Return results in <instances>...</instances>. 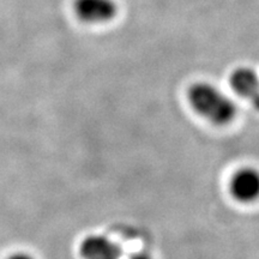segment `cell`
Listing matches in <instances>:
<instances>
[{
    "instance_id": "obj_1",
    "label": "cell",
    "mask_w": 259,
    "mask_h": 259,
    "mask_svg": "<svg viewBox=\"0 0 259 259\" xmlns=\"http://www.w3.org/2000/svg\"><path fill=\"white\" fill-rule=\"evenodd\" d=\"M187 101L191 108L213 125L231 124L236 116V106L229 96L212 84L194 83L187 90Z\"/></svg>"
},
{
    "instance_id": "obj_2",
    "label": "cell",
    "mask_w": 259,
    "mask_h": 259,
    "mask_svg": "<svg viewBox=\"0 0 259 259\" xmlns=\"http://www.w3.org/2000/svg\"><path fill=\"white\" fill-rule=\"evenodd\" d=\"M72 9L76 17L88 24L107 23L118 14L114 0H73Z\"/></svg>"
},
{
    "instance_id": "obj_3",
    "label": "cell",
    "mask_w": 259,
    "mask_h": 259,
    "mask_svg": "<svg viewBox=\"0 0 259 259\" xmlns=\"http://www.w3.org/2000/svg\"><path fill=\"white\" fill-rule=\"evenodd\" d=\"M229 192L240 203H253L259 199V170L253 167L236 170L229 181Z\"/></svg>"
},
{
    "instance_id": "obj_4",
    "label": "cell",
    "mask_w": 259,
    "mask_h": 259,
    "mask_svg": "<svg viewBox=\"0 0 259 259\" xmlns=\"http://www.w3.org/2000/svg\"><path fill=\"white\" fill-rule=\"evenodd\" d=\"M79 252L84 259H119L120 257L118 246L101 235H90L84 239Z\"/></svg>"
},
{
    "instance_id": "obj_5",
    "label": "cell",
    "mask_w": 259,
    "mask_h": 259,
    "mask_svg": "<svg viewBox=\"0 0 259 259\" xmlns=\"http://www.w3.org/2000/svg\"><path fill=\"white\" fill-rule=\"evenodd\" d=\"M232 89L242 99L251 101L259 92V77L252 69L239 67L233 71L229 78Z\"/></svg>"
},
{
    "instance_id": "obj_6",
    "label": "cell",
    "mask_w": 259,
    "mask_h": 259,
    "mask_svg": "<svg viewBox=\"0 0 259 259\" xmlns=\"http://www.w3.org/2000/svg\"><path fill=\"white\" fill-rule=\"evenodd\" d=\"M8 259H35L31 254L27 253V252H16V253L11 254Z\"/></svg>"
},
{
    "instance_id": "obj_7",
    "label": "cell",
    "mask_w": 259,
    "mask_h": 259,
    "mask_svg": "<svg viewBox=\"0 0 259 259\" xmlns=\"http://www.w3.org/2000/svg\"><path fill=\"white\" fill-rule=\"evenodd\" d=\"M251 103H252V106H253L254 107V108L255 109H257V111L259 112V92L257 93V94H255V95H254V97H253V99H252L251 100V101H250Z\"/></svg>"
},
{
    "instance_id": "obj_8",
    "label": "cell",
    "mask_w": 259,
    "mask_h": 259,
    "mask_svg": "<svg viewBox=\"0 0 259 259\" xmlns=\"http://www.w3.org/2000/svg\"><path fill=\"white\" fill-rule=\"evenodd\" d=\"M130 259H153L150 257V255L147 254V253H137L135 255H132Z\"/></svg>"
}]
</instances>
